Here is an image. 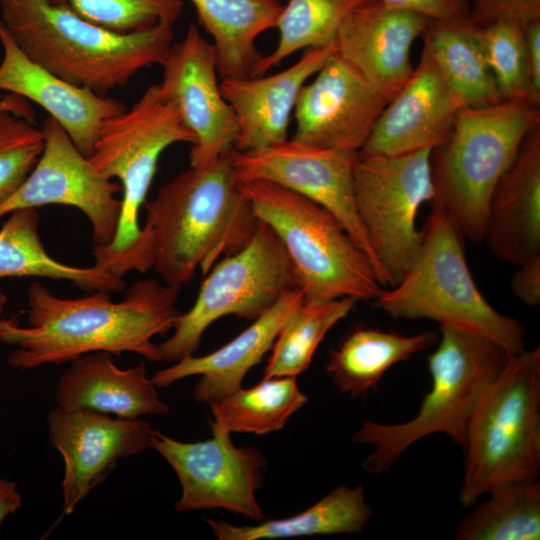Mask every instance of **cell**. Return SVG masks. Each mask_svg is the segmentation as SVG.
Returning <instances> with one entry per match:
<instances>
[{"label":"cell","mask_w":540,"mask_h":540,"mask_svg":"<svg viewBox=\"0 0 540 540\" xmlns=\"http://www.w3.org/2000/svg\"><path fill=\"white\" fill-rule=\"evenodd\" d=\"M457 525L458 540H538L540 483L512 482L490 490Z\"/></svg>","instance_id":"4dcf8cb0"},{"label":"cell","mask_w":540,"mask_h":540,"mask_svg":"<svg viewBox=\"0 0 540 540\" xmlns=\"http://www.w3.org/2000/svg\"><path fill=\"white\" fill-rule=\"evenodd\" d=\"M392 98L333 51L314 79L300 90L292 140L358 153Z\"/></svg>","instance_id":"2e32d148"},{"label":"cell","mask_w":540,"mask_h":540,"mask_svg":"<svg viewBox=\"0 0 540 540\" xmlns=\"http://www.w3.org/2000/svg\"><path fill=\"white\" fill-rule=\"evenodd\" d=\"M434 331L403 335L393 331L357 328L337 348L329 351L326 371L334 386L351 398H364L377 388L395 364L427 350L438 342Z\"/></svg>","instance_id":"484cf974"},{"label":"cell","mask_w":540,"mask_h":540,"mask_svg":"<svg viewBox=\"0 0 540 540\" xmlns=\"http://www.w3.org/2000/svg\"><path fill=\"white\" fill-rule=\"evenodd\" d=\"M458 498L474 505L493 488L536 480L540 470V347L509 357L470 418Z\"/></svg>","instance_id":"5b68a950"},{"label":"cell","mask_w":540,"mask_h":540,"mask_svg":"<svg viewBox=\"0 0 540 540\" xmlns=\"http://www.w3.org/2000/svg\"><path fill=\"white\" fill-rule=\"evenodd\" d=\"M476 23L486 62L502 99L519 100L539 108L530 81L523 23L505 16Z\"/></svg>","instance_id":"836d02e7"},{"label":"cell","mask_w":540,"mask_h":540,"mask_svg":"<svg viewBox=\"0 0 540 540\" xmlns=\"http://www.w3.org/2000/svg\"><path fill=\"white\" fill-rule=\"evenodd\" d=\"M540 125L539 108L501 100L460 110L448 139L431 151L435 197L464 238L481 242L491 194L526 135Z\"/></svg>","instance_id":"ba28073f"},{"label":"cell","mask_w":540,"mask_h":540,"mask_svg":"<svg viewBox=\"0 0 540 540\" xmlns=\"http://www.w3.org/2000/svg\"><path fill=\"white\" fill-rule=\"evenodd\" d=\"M37 208L17 209L0 228V279L40 277L65 280L85 291L119 292L126 287L119 278L95 265L76 267L54 259L39 234Z\"/></svg>","instance_id":"4316f807"},{"label":"cell","mask_w":540,"mask_h":540,"mask_svg":"<svg viewBox=\"0 0 540 540\" xmlns=\"http://www.w3.org/2000/svg\"><path fill=\"white\" fill-rule=\"evenodd\" d=\"M0 90L45 109L89 157L104 121L126 109L117 99L70 84L30 60L0 21Z\"/></svg>","instance_id":"ffe728a7"},{"label":"cell","mask_w":540,"mask_h":540,"mask_svg":"<svg viewBox=\"0 0 540 540\" xmlns=\"http://www.w3.org/2000/svg\"><path fill=\"white\" fill-rule=\"evenodd\" d=\"M198 21L212 37L218 74L251 77L263 56L257 39L275 29L283 4L279 0H189Z\"/></svg>","instance_id":"d4e9b609"},{"label":"cell","mask_w":540,"mask_h":540,"mask_svg":"<svg viewBox=\"0 0 540 540\" xmlns=\"http://www.w3.org/2000/svg\"><path fill=\"white\" fill-rule=\"evenodd\" d=\"M0 111L11 112L23 117L28 121L35 122V114L27 99L13 93H7L0 97Z\"/></svg>","instance_id":"b9f144b4"},{"label":"cell","mask_w":540,"mask_h":540,"mask_svg":"<svg viewBox=\"0 0 540 540\" xmlns=\"http://www.w3.org/2000/svg\"><path fill=\"white\" fill-rule=\"evenodd\" d=\"M463 104L423 45L416 68L379 116L362 155L396 156L433 150L451 134Z\"/></svg>","instance_id":"ac0fdd59"},{"label":"cell","mask_w":540,"mask_h":540,"mask_svg":"<svg viewBox=\"0 0 540 540\" xmlns=\"http://www.w3.org/2000/svg\"><path fill=\"white\" fill-rule=\"evenodd\" d=\"M176 143H195L176 105L163 97L158 84L146 88L131 108L106 119L91 155L95 169L121 182L123 196L115 237L108 246L92 252L115 254L130 247L140 236V207L145 199L161 154Z\"/></svg>","instance_id":"30bf717a"},{"label":"cell","mask_w":540,"mask_h":540,"mask_svg":"<svg viewBox=\"0 0 540 540\" xmlns=\"http://www.w3.org/2000/svg\"><path fill=\"white\" fill-rule=\"evenodd\" d=\"M425 16L369 0L340 24L334 51L362 78L393 97L411 77V47L422 36Z\"/></svg>","instance_id":"d6986e66"},{"label":"cell","mask_w":540,"mask_h":540,"mask_svg":"<svg viewBox=\"0 0 540 540\" xmlns=\"http://www.w3.org/2000/svg\"><path fill=\"white\" fill-rule=\"evenodd\" d=\"M438 346L427 357L432 386L417 414L397 424L363 421L352 441L373 451L362 462L369 473L388 471L415 442L442 433L465 446L467 429L483 390L508 361L497 343L459 329L440 327Z\"/></svg>","instance_id":"8992f818"},{"label":"cell","mask_w":540,"mask_h":540,"mask_svg":"<svg viewBox=\"0 0 540 540\" xmlns=\"http://www.w3.org/2000/svg\"><path fill=\"white\" fill-rule=\"evenodd\" d=\"M469 1L473 3L472 9L479 8L484 3V0H469Z\"/></svg>","instance_id":"ee69618b"},{"label":"cell","mask_w":540,"mask_h":540,"mask_svg":"<svg viewBox=\"0 0 540 540\" xmlns=\"http://www.w3.org/2000/svg\"><path fill=\"white\" fill-rule=\"evenodd\" d=\"M43 152L22 185L0 205V219L23 208L60 204L78 208L88 218L94 246L113 241L122 201L121 186L101 175L63 127L48 116L41 129Z\"/></svg>","instance_id":"5bb4252c"},{"label":"cell","mask_w":540,"mask_h":540,"mask_svg":"<svg viewBox=\"0 0 540 540\" xmlns=\"http://www.w3.org/2000/svg\"><path fill=\"white\" fill-rule=\"evenodd\" d=\"M304 295L295 289L284 295L271 309L221 348L201 357L183 358L151 378L157 388L200 375L193 390L197 402L210 404L241 388L247 372L272 348L290 315L303 302Z\"/></svg>","instance_id":"603a6c76"},{"label":"cell","mask_w":540,"mask_h":540,"mask_svg":"<svg viewBox=\"0 0 540 540\" xmlns=\"http://www.w3.org/2000/svg\"><path fill=\"white\" fill-rule=\"evenodd\" d=\"M430 156L427 149L396 156H357L356 209L387 288L401 279L420 248L417 215L435 197Z\"/></svg>","instance_id":"8fae6325"},{"label":"cell","mask_w":540,"mask_h":540,"mask_svg":"<svg viewBox=\"0 0 540 540\" xmlns=\"http://www.w3.org/2000/svg\"><path fill=\"white\" fill-rule=\"evenodd\" d=\"M371 516L372 509L365 500L362 486H338L292 517L262 520L253 526H234L224 520L206 521L219 540H258L360 533Z\"/></svg>","instance_id":"f1b7e54d"},{"label":"cell","mask_w":540,"mask_h":540,"mask_svg":"<svg viewBox=\"0 0 540 540\" xmlns=\"http://www.w3.org/2000/svg\"><path fill=\"white\" fill-rule=\"evenodd\" d=\"M421 37L464 107H484L503 100L486 62L479 26L471 16L430 20Z\"/></svg>","instance_id":"83f0119b"},{"label":"cell","mask_w":540,"mask_h":540,"mask_svg":"<svg viewBox=\"0 0 540 540\" xmlns=\"http://www.w3.org/2000/svg\"><path fill=\"white\" fill-rule=\"evenodd\" d=\"M241 187L283 244L305 300L373 302L382 294L371 260L328 211L269 181H243Z\"/></svg>","instance_id":"52a82bcc"},{"label":"cell","mask_w":540,"mask_h":540,"mask_svg":"<svg viewBox=\"0 0 540 540\" xmlns=\"http://www.w3.org/2000/svg\"><path fill=\"white\" fill-rule=\"evenodd\" d=\"M6 304H7V297H6L5 294L0 292V330H1V327H2V323H3L4 319H5L3 317V313H4V310H5Z\"/></svg>","instance_id":"7bdbcfd3"},{"label":"cell","mask_w":540,"mask_h":540,"mask_svg":"<svg viewBox=\"0 0 540 540\" xmlns=\"http://www.w3.org/2000/svg\"><path fill=\"white\" fill-rule=\"evenodd\" d=\"M43 149L42 131L34 123L0 111V205L26 180Z\"/></svg>","instance_id":"d590c367"},{"label":"cell","mask_w":540,"mask_h":540,"mask_svg":"<svg viewBox=\"0 0 540 540\" xmlns=\"http://www.w3.org/2000/svg\"><path fill=\"white\" fill-rule=\"evenodd\" d=\"M307 401L295 377L263 379L210 403L212 432L267 434L283 428Z\"/></svg>","instance_id":"f546056e"},{"label":"cell","mask_w":540,"mask_h":540,"mask_svg":"<svg viewBox=\"0 0 540 540\" xmlns=\"http://www.w3.org/2000/svg\"><path fill=\"white\" fill-rule=\"evenodd\" d=\"M518 266L510 279V288L524 304L536 307L540 304V257Z\"/></svg>","instance_id":"f35d334b"},{"label":"cell","mask_w":540,"mask_h":540,"mask_svg":"<svg viewBox=\"0 0 540 540\" xmlns=\"http://www.w3.org/2000/svg\"><path fill=\"white\" fill-rule=\"evenodd\" d=\"M0 10L1 22L30 60L101 96L160 65L173 43L174 26L119 33L50 0H0Z\"/></svg>","instance_id":"3957f363"},{"label":"cell","mask_w":540,"mask_h":540,"mask_svg":"<svg viewBox=\"0 0 540 540\" xmlns=\"http://www.w3.org/2000/svg\"><path fill=\"white\" fill-rule=\"evenodd\" d=\"M80 17L119 33L146 30L158 24L174 26L183 0H50Z\"/></svg>","instance_id":"e575fe53"},{"label":"cell","mask_w":540,"mask_h":540,"mask_svg":"<svg viewBox=\"0 0 540 540\" xmlns=\"http://www.w3.org/2000/svg\"><path fill=\"white\" fill-rule=\"evenodd\" d=\"M334 51L333 44L311 48L288 68L269 76L223 78L220 89L235 114L234 149L258 150L288 140L300 90Z\"/></svg>","instance_id":"44dd1931"},{"label":"cell","mask_w":540,"mask_h":540,"mask_svg":"<svg viewBox=\"0 0 540 540\" xmlns=\"http://www.w3.org/2000/svg\"><path fill=\"white\" fill-rule=\"evenodd\" d=\"M500 16L511 17L522 23L540 18V0H484L479 8L471 12V18L476 22Z\"/></svg>","instance_id":"74e56055"},{"label":"cell","mask_w":540,"mask_h":540,"mask_svg":"<svg viewBox=\"0 0 540 540\" xmlns=\"http://www.w3.org/2000/svg\"><path fill=\"white\" fill-rule=\"evenodd\" d=\"M22 505V498L16 483L0 479V525L10 514L16 512Z\"/></svg>","instance_id":"60d3db41"},{"label":"cell","mask_w":540,"mask_h":540,"mask_svg":"<svg viewBox=\"0 0 540 540\" xmlns=\"http://www.w3.org/2000/svg\"><path fill=\"white\" fill-rule=\"evenodd\" d=\"M205 441L181 442L153 430L150 447L176 472L182 494L178 512L222 508L256 521L264 520L255 492L266 461L254 447H236L230 433L212 432Z\"/></svg>","instance_id":"4fadbf2b"},{"label":"cell","mask_w":540,"mask_h":540,"mask_svg":"<svg viewBox=\"0 0 540 540\" xmlns=\"http://www.w3.org/2000/svg\"><path fill=\"white\" fill-rule=\"evenodd\" d=\"M530 81L535 99L540 103V18L523 23Z\"/></svg>","instance_id":"ab89813d"},{"label":"cell","mask_w":540,"mask_h":540,"mask_svg":"<svg viewBox=\"0 0 540 540\" xmlns=\"http://www.w3.org/2000/svg\"><path fill=\"white\" fill-rule=\"evenodd\" d=\"M353 298L303 300L280 330L263 379L297 377L306 371L326 334L355 307Z\"/></svg>","instance_id":"1f68e13d"},{"label":"cell","mask_w":540,"mask_h":540,"mask_svg":"<svg viewBox=\"0 0 540 540\" xmlns=\"http://www.w3.org/2000/svg\"><path fill=\"white\" fill-rule=\"evenodd\" d=\"M358 153L327 149L294 140L266 148L231 152L240 182L265 180L292 190L333 215L366 253L380 283L384 273L360 221L354 196V168Z\"/></svg>","instance_id":"7c38bea8"},{"label":"cell","mask_w":540,"mask_h":540,"mask_svg":"<svg viewBox=\"0 0 540 540\" xmlns=\"http://www.w3.org/2000/svg\"><path fill=\"white\" fill-rule=\"evenodd\" d=\"M160 65V93L176 105L183 123L195 136L190 166L207 167L234 150L235 114L217 80L212 43L190 23L183 39L172 43Z\"/></svg>","instance_id":"9a60e30c"},{"label":"cell","mask_w":540,"mask_h":540,"mask_svg":"<svg viewBox=\"0 0 540 540\" xmlns=\"http://www.w3.org/2000/svg\"><path fill=\"white\" fill-rule=\"evenodd\" d=\"M55 400L63 409H90L128 419L169 412L144 363L121 369L107 352L72 360L57 384Z\"/></svg>","instance_id":"cb8c5ba5"},{"label":"cell","mask_w":540,"mask_h":540,"mask_svg":"<svg viewBox=\"0 0 540 540\" xmlns=\"http://www.w3.org/2000/svg\"><path fill=\"white\" fill-rule=\"evenodd\" d=\"M295 289L296 273L283 244L259 219L251 241L206 274L193 306L178 315L172 336L158 345L162 360L194 355L205 330L219 318L235 315L254 321Z\"/></svg>","instance_id":"9c48e42d"},{"label":"cell","mask_w":540,"mask_h":540,"mask_svg":"<svg viewBox=\"0 0 540 540\" xmlns=\"http://www.w3.org/2000/svg\"><path fill=\"white\" fill-rule=\"evenodd\" d=\"M49 438L64 460L63 512L77 505L109 475L119 459L150 447L153 428L140 418L112 417L90 409H51Z\"/></svg>","instance_id":"e0dca14e"},{"label":"cell","mask_w":540,"mask_h":540,"mask_svg":"<svg viewBox=\"0 0 540 540\" xmlns=\"http://www.w3.org/2000/svg\"><path fill=\"white\" fill-rule=\"evenodd\" d=\"M385 5L421 14L431 21H450L471 16L469 0H380Z\"/></svg>","instance_id":"8d00e7d4"},{"label":"cell","mask_w":540,"mask_h":540,"mask_svg":"<svg viewBox=\"0 0 540 540\" xmlns=\"http://www.w3.org/2000/svg\"><path fill=\"white\" fill-rule=\"evenodd\" d=\"M483 241L507 263L540 257V125L523 139L491 194Z\"/></svg>","instance_id":"7402d4cb"},{"label":"cell","mask_w":540,"mask_h":540,"mask_svg":"<svg viewBox=\"0 0 540 540\" xmlns=\"http://www.w3.org/2000/svg\"><path fill=\"white\" fill-rule=\"evenodd\" d=\"M367 1L287 0L277 19V45L270 54L261 57L251 77L264 75L301 49L333 44L343 20Z\"/></svg>","instance_id":"d6a6232c"},{"label":"cell","mask_w":540,"mask_h":540,"mask_svg":"<svg viewBox=\"0 0 540 540\" xmlns=\"http://www.w3.org/2000/svg\"><path fill=\"white\" fill-rule=\"evenodd\" d=\"M431 203L414 260L373 306L394 319H429L485 337L511 355L525 350L523 325L484 298L468 267L463 234L437 200Z\"/></svg>","instance_id":"277c9868"},{"label":"cell","mask_w":540,"mask_h":540,"mask_svg":"<svg viewBox=\"0 0 540 540\" xmlns=\"http://www.w3.org/2000/svg\"><path fill=\"white\" fill-rule=\"evenodd\" d=\"M231 152L207 167L190 166L162 185L143 204L146 218L139 238L119 253H92L94 265L119 278L153 269L164 283L182 288L198 269L206 275L220 257L244 248L259 218L242 190Z\"/></svg>","instance_id":"6da1fadb"},{"label":"cell","mask_w":540,"mask_h":540,"mask_svg":"<svg viewBox=\"0 0 540 540\" xmlns=\"http://www.w3.org/2000/svg\"><path fill=\"white\" fill-rule=\"evenodd\" d=\"M181 287L148 278L131 285L122 300L105 290L67 299L38 281L27 290L29 326L4 319L0 343L13 346L7 356L12 369L59 365L95 352H133L150 362L162 361L152 339L168 332L180 314L176 302Z\"/></svg>","instance_id":"7a4b0ae2"}]
</instances>
